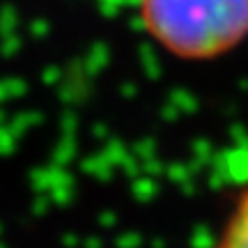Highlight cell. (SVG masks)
<instances>
[{
    "label": "cell",
    "instance_id": "1",
    "mask_svg": "<svg viewBox=\"0 0 248 248\" xmlns=\"http://www.w3.org/2000/svg\"><path fill=\"white\" fill-rule=\"evenodd\" d=\"M138 18L156 44L182 60H214L248 37V0H138Z\"/></svg>",
    "mask_w": 248,
    "mask_h": 248
},
{
    "label": "cell",
    "instance_id": "2",
    "mask_svg": "<svg viewBox=\"0 0 248 248\" xmlns=\"http://www.w3.org/2000/svg\"><path fill=\"white\" fill-rule=\"evenodd\" d=\"M209 248H248V184L237 193Z\"/></svg>",
    "mask_w": 248,
    "mask_h": 248
}]
</instances>
